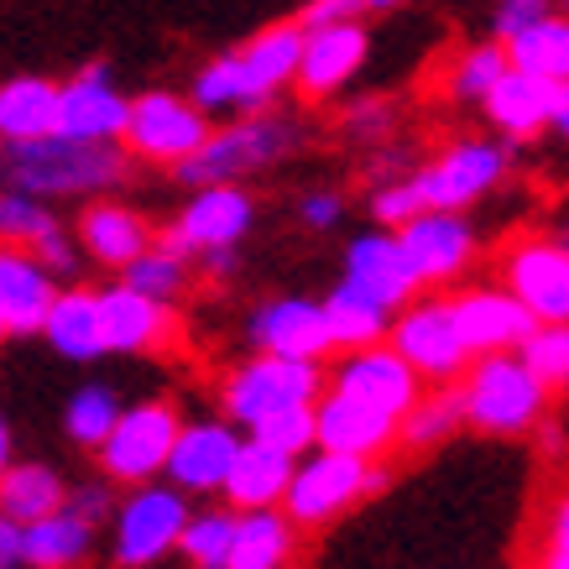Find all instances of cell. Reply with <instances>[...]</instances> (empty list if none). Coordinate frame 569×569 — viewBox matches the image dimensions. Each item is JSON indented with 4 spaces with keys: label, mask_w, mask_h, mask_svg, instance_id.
I'll list each match as a JSON object with an SVG mask.
<instances>
[{
    "label": "cell",
    "mask_w": 569,
    "mask_h": 569,
    "mask_svg": "<svg viewBox=\"0 0 569 569\" xmlns=\"http://www.w3.org/2000/svg\"><path fill=\"white\" fill-rule=\"evenodd\" d=\"M340 220H346V193L340 189L298 193V224H303L309 236H329V230H340Z\"/></svg>",
    "instance_id": "obj_44"
},
{
    "label": "cell",
    "mask_w": 569,
    "mask_h": 569,
    "mask_svg": "<svg viewBox=\"0 0 569 569\" xmlns=\"http://www.w3.org/2000/svg\"><path fill=\"white\" fill-rule=\"evenodd\" d=\"M288 476H293V460L246 433L241 449H236V460H230V476H224L220 497L230 501L236 512H246V507H277L282 491H288Z\"/></svg>",
    "instance_id": "obj_31"
},
{
    "label": "cell",
    "mask_w": 569,
    "mask_h": 569,
    "mask_svg": "<svg viewBox=\"0 0 569 569\" xmlns=\"http://www.w3.org/2000/svg\"><path fill=\"white\" fill-rule=\"evenodd\" d=\"M340 131L350 141H366V147H381V141L397 131V104L387 94H356V100L340 104Z\"/></svg>",
    "instance_id": "obj_42"
},
{
    "label": "cell",
    "mask_w": 569,
    "mask_h": 569,
    "mask_svg": "<svg viewBox=\"0 0 569 569\" xmlns=\"http://www.w3.org/2000/svg\"><path fill=\"white\" fill-rule=\"evenodd\" d=\"M455 387L466 402V429L486 433V439H528L543 429V418L553 408V392L528 371L518 350L476 356Z\"/></svg>",
    "instance_id": "obj_4"
},
{
    "label": "cell",
    "mask_w": 569,
    "mask_h": 569,
    "mask_svg": "<svg viewBox=\"0 0 569 569\" xmlns=\"http://www.w3.org/2000/svg\"><path fill=\"white\" fill-rule=\"evenodd\" d=\"M298 48H303V27L293 17L267 21V27L246 37L241 48L214 52L209 63H199V73L189 79L193 104L204 110L209 121L267 110V104H277L293 89Z\"/></svg>",
    "instance_id": "obj_1"
},
{
    "label": "cell",
    "mask_w": 569,
    "mask_h": 569,
    "mask_svg": "<svg viewBox=\"0 0 569 569\" xmlns=\"http://www.w3.org/2000/svg\"><path fill=\"white\" fill-rule=\"evenodd\" d=\"M121 408L126 402L110 381H84V387H73V397L63 402V433H69V445L94 455V445L110 433V423H116Z\"/></svg>",
    "instance_id": "obj_38"
},
{
    "label": "cell",
    "mask_w": 569,
    "mask_h": 569,
    "mask_svg": "<svg viewBox=\"0 0 569 569\" xmlns=\"http://www.w3.org/2000/svg\"><path fill=\"white\" fill-rule=\"evenodd\" d=\"M251 224H257V199L246 183H199V189H189L178 220L157 230V241L183 251V257H199L214 246H241L251 236Z\"/></svg>",
    "instance_id": "obj_15"
},
{
    "label": "cell",
    "mask_w": 569,
    "mask_h": 569,
    "mask_svg": "<svg viewBox=\"0 0 569 569\" xmlns=\"http://www.w3.org/2000/svg\"><path fill=\"white\" fill-rule=\"evenodd\" d=\"M298 543H303V528L282 507H246L236 512L224 569H293Z\"/></svg>",
    "instance_id": "obj_28"
},
{
    "label": "cell",
    "mask_w": 569,
    "mask_h": 569,
    "mask_svg": "<svg viewBox=\"0 0 569 569\" xmlns=\"http://www.w3.org/2000/svg\"><path fill=\"white\" fill-rule=\"evenodd\" d=\"M356 17H366L361 0H303L293 21L309 32V27H335V21H356Z\"/></svg>",
    "instance_id": "obj_47"
},
{
    "label": "cell",
    "mask_w": 569,
    "mask_h": 569,
    "mask_svg": "<svg viewBox=\"0 0 569 569\" xmlns=\"http://www.w3.org/2000/svg\"><path fill=\"white\" fill-rule=\"evenodd\" d=\"M178 423H183V413H178L173 397L126 402L121 413H116V423H110V433L94 445L100 476L116 486V491L157 481L162 466H168V449H173V439H178Z\"/></svg>",
    "instance_id": "obj_9"
},
{
    "label": "cell",
    "mask_w": 569,
    "mask_h": 569,
    "mask_svg": "<svg viewBox=\"0 0 569 569\" xmlns=\"http://www.w3.org/2000/svg\"><path fill=\"white\" fill-rule=\"evenodd\" d=\"M559 89L565 84H549V79L507 63V73L486 89L476 110L486 116L491 137H501L507 147H528V141L549 137V116H553V104H559Z\"/></svg>",
    "instance_id": "obj_22"
},
{
    "label": "cell",
    "mask_w": 569,
    "mask_h": 569,
    "mask_svg": "<svg viewBox=\"0 0 569 569\" xmlns=\"http://www.w3.org/2000/svg\"><path fill=\"white\" fill-rule=\"evenodd\" d=\"M0 569H21V522L0 512Z\"/></svg>",
    "instance_id": "obj_49"
},
{
    "label": "cell",
    "mask_w": 569,
    "mask_h": 569,
    "mask_svg": "<svg viewBox=\"0 0 569 569\" xmlns=\"http://www.w3.org/2000/svg\"><path fill=\"white\" fill-rule=\"evenodd\" d=\"M549 137L569 147V84L559 89V104H553V116H549Z\"/></svg>",
    "instance_id": "obj_50"
},
{
    "label": "cell",
    "mask_w": 569,
    "mask_h": 569,
    "mask_svg": "<svg viewBox=\"0 0 569 569\" xmlns=\"http://www.w3.org/2000/svg\"><path fill=\"white\" fill-rule=\"evenodd\" d=\"M313 449H340L356 460H387V455H397V413H381L361 397L325 387L313 402Z\"/></svg>",
    "instance_id": "obj_21"
},
{
    "label": "cell",
    "mask_w": 569,
    "mask_h": 569,
    "mask_svg": "<svg viewBox=\"0 0 569 569\" xmlns=\"http://www.w3.org/2000/svg\"><path fill=\"white\" fill-rule=\"evenodd\" d=\"M449 309H455V325H460V335H466L470 356L518 350L522 340H528V329L538 325L533 313L522 309L501 282H481V288H460V293H449Z\"/></svg>",
    "instance_id": "obj_24"
},
{
    "label": "cell",
    "mask_w": 569,
    "mask_h": 569,
    "mask_svg": "<svg viewBox=\"0 0 569 569\" xmlns=\"http://www.w3.org/2000/svg\"><path fill=\"white\" fill-rule=\"evenodd\" d=\"M52 293H58V277L32 251L0 241V346L37 335L48 319Z\"/></svg>",
    "instance_id": "obj_26"
},
{
    "label": "cell",
    "mask_w": 569,
    "mask_h": 569,
    "mask_svg": "<svg viewBox=\"0 0 569 569\" xmlns=\"http://www.w3.org/2000/svg\"><path fill=\"white\" fill-rule=\"evenodd\" d=\"M507 63L528 69L549 84H569V11L553 6L549 17H538L528 32H518L507 42Z\"/></svg>",
    "instance_id": "obj_36"
},
{
    "label": "cell",
    "mask_w": 569,
    "mask_h": 569,
    "mask_svg": "<svg viewBox=\"0 0 569 569\" xmlns=\"http://www.w3.org/2000/svg\"><path fill=\"white\" fill-rule=\"evenodd\" d=\"M230 538H236V507L220 501V507H193L183 533H178V553L189 569H224V553H230Z\"/></svg>",
    "instance_id": "obj_39"
},
{
    "label": "cell",
    "mask_w": 569,
    "mask_h": 569,
    "mask_svg": "<svg viewBox=\"0 0 569 569\" xmlns=\"http://www.w3.org/2000/svg\"><path fill=\"white\" fill-rule=\"evenodd\" d=\"M325 392V361H293V356H261L251 350L220 377V413L241 433L267 423L282 408H303L319 402Z\"/></svg>",
    "instance_id": "obj_7"
},
{
    "label": "cell",
    "mask_w": 569,
    "mask_h": 569,
    "mask_svg": "<svg viewBox=\"0 0 569 569\" xmlns=\"http://www.w3.org/2000/svg\"><path fill=\"white\" fill-rule=\"evenodd\" d=\"M58 131V79L11 73L0 79V141H32Z\"/></svg>",
    "instance_id": "obj_33"
},
{
    "label": "cell",
    "mask_w": 569,
    "mask_h": 569,
    "mask_svg": "<svg viewBox=\"0 0 569 569\" xmlns=\"http://www.w3.org/2000/svg\"><path fill=\"white\" fill-rule=\"evenodd\" d=\"M543 553H569V486L553 497L549 518H543Z\"/></svg>",
    "instance_id": "obj_48"
},
{
    "label": "cell",
    "mask_w": 569,
    "mask_h": 569,
    "mask_svg": "<svg viewBox=\"0 0 569 569\" xmlns=\"http://www.w3.org/2000/svg\"><path fill=\"white\" fill-rule=\"evenodd\" d=\"M116 282H126V288H137V293L157 298V303H183V298L193 293V282H199V272H193V257H183V251H173V246H162L152 236V246L141 251V257H131L116 272Z\"/></svg>",
    "instance_id": "obj_35"
},
{
    "label": "cell",
    "mask_w": 569,
    "mask_h": 569,
    "mask_svg": "<svg viewBox=\"0 0 569 569\" xmlns=\"http://www.w3.org/2000/svg\"><path fill=\"white\" fill-rule=\"evenodd\" d=\"M319 309H325V325H329V346L335 350H356V346H377L387 340V329H392V303H381L377 293H366L356 282H335L325 298H319Z\"/></svg>",
    "instance_id": "obj_32"
},
{
    "label": "cell",
    "mask_w": 569,
    "mask_h": 569,
    "mask_svg": "<svg viewBox=\"0 0 569 569\" xmlns=\"http://www.w3.org/2000/svg\"><path fill=\"white\" fill-rule=\"evenodd\" d=\"M507 73V42L497 37H481V42H466V48L449 52L445 73H439V94L449 104H481V94Z\"/></svg>",
    "instance_id": "obj_37"
},
{
    "label": "cell",
    "mask_w": 569,
    "mask_h": 569,
    "mask_svg": "<svg viewBox=\"0 0 569 569\" xmlns=\"http://www.w3.org/2000/svg\"><path fill=\"white\" fill-rule=\"evenodd\" d=\"M17 460V433H11V418L0 413V470Z\"/></svg>",
    "instance_id": "obj_51"
},
{
    "label": "cell",
    "mask_w": 569,
    "mask_h": 569,
    "mask_svg": "<svg viewBox=\"0 0 569 569\" xmlns=\"http://www.w3.org/2000/svg\"><path fill=\"white\" fill-rule=\"evenodd\" d=\"M371 63V27L366 17L356 21H335V27H309L303 48H298V73L293 89L303 104H335L346 100L356 79Z\"/></svg>",
    "instance_id": "obj_14"
},
{
    "label": "cell",
    "mask_w": 569,
    "mask_h": 569,
    "mask_svg": "<svg viewBox=\"0 0 569 569\" xmlns=\"http://www.w3.org/2000/svg\"><path fill=\"white\" fill-rule=\"evenodd\" d=\"M392 486V466L387 460H356V455H340V449H309L293 460V476H288V491H282V512L303 528V533H319L329 522H340L346 512H356L361 501L381 497Z\"/></svg>",
    "instance_id": "obj_5"
},
{
    "label": "cell",
    "mask_w": 569,
    "mask_h": 569,
    "mask_svg": "<svg viewBox=\"0 0 569 569\" xmlns=\"http://www.w3.org/2000/svg\"><path fill=\"white\" fill-rule=\"evenodd\" d=\"M538 569H569V553H538Z\"/></svg>",
    "instance_id": "obj_53"
},
{
    "label": "cell",
    "mask_w": 569,
    "mask_h": 569,
    "mask_svg": "<svg viewBox=\"0 0 569 569\" xmlns=\"http://www.w3.org/2000/svg\"><path fill=\"white\" fill-rule=\"evenodd\" d=\"M52 346V356H63L73 366H94L104 361V329H100V298L94 288H79V282H63L48 303V319L37 329Z\"/></svg>",
    "instance_id": "obj_27"
},
{
    "label": "cell",
    "mask_w": 569,
    "mask_h": 569,
    "mask_svg": "<svg viewBox=\"0 0 569 569\" xmlns=\"http://www.w3.org/2000/svg\"><path fill=\"white\" fill-rule=\"evenodd\" d=\"M69 507L84 512V518L100 528V522H110V512H116V486L104 481V476L100 481H84V486H69Z\"/></svg>",
    "instance_id": "obj_46"
},
{
    "label": "cell",
    "mask_w": 569,
    "mask_h": 569,
    "mask_svg": "<svg viewBox=\"0 0 569 569\" xmlns=\"http://www.w3.org/2000/svg\"><path fill=\"white\" fill-rule=\"evenodd\" d=\"M518 356L528 361V371H533L549 392H565L569 387V319H559V325H533L528 340L518 346Z\"/></svg>",
    "instance_id": "obj_41"
},
{
    "label": "cell",
    "mask_w": 569,
    "mask_h": 569,
    "mask_svg": "<svg viewBox=\"0 0 569 569\" xmlns=\"http://www.w3.org/2000/svg\"><path fill=\"white\" fill-rule=\"evenodd\" d=\"M466 429V402L455 381H433L413 397V408L397 418V455H433Z\"/></svg>",
    "instance_id": "obj_30"
},
{
    "label": "cell",
    "mask_w": 569,
    "mask_h": 569,
    "mask_svg": "<svg viewBox=\"0 0 569 569\" xmlns=\"http://www.w3.org/2000/svg\"><path fill=\"white\" fill-rule=\"evenodd\" d=\"M246 433L230 423V418H193V423H178V439L168 449V466H162V481H173L183 497H220L224 476H230V460L241 449Z\"/></svg>",
    "instance_id": "obj_18"
},
{
    "label": "cell",
    "mask_w": 569,
    "mask_h": 569,
    "mask_svg": "<svg viewBox=\"0 0 569 569\" xmlns=\"http://www.w3.org/2000/svg\"><path fill=\"white\" fill-rule=\"evenodd\" d=\"M58 230L69 224L58 220V209L37 193H21V189H0V241L6 246H21V251H37L48 246Z\"/></svg>",
    "instance_id": "obj_40"
},
{
    "label": "cell",
    "mask_w": 569,
    "mask_h": 569,
    "mask_svg": "<svg viewBox=\"0 0 569 569\" xmlns=\"http://www.w3.org/2000/svg\"><path fill=\"white\" fill-rule=\"evenodd\" d=\"M512 147L501 137H455L433 157L413 162L402 183L418 209H476L507 183Z\"/></svg>",
    "instance_id": "obj_6"
},
{
    "label": "cell",
    "mask_w": 569,
    "mask_h": 569,
    "mask_svg": "<svg viewBox=\"0 0 569 569\" xmlns=\"http://www.w3.org/2000/svg\"><path fill=\"white\" fill-rule=\"evenodd\" d=\"M549 230H553V236H559V241H565V246H569V214H559V220H553V224H549Z\"/></svg>",
    "instance_id": "obj_54"
},
{
    "label": "cell",
    "mask_w": 569,
    "mask_h": 569,
    "mask_svg": "<svg viewBox=\"0 0 569 569\" xmlns=\"http://www.w3.org/2000/svg\"><path fill=\"white\" fill-rule=\"evenodd\" d=\"M152 236H157V224L141 209L126 204V199H116V193L84 199L79 214H73V241H79L84 261H94L104 272H121L126 261L152 246Z\"/></svg>",
    "instance_id": "obj_23"
},
{
    "label": "cell",
    "mask_w": 569,
    "mask_h": 569,
    "mask_svg": "<svg viewBox=\"0 0 569 569\" xmlns=\"http://www.w3.org/2000/svg\"><path fill=\"white\" fill-rule=\"evenodd\" d=\"M100 528L69 501L37 522H21V569H84Z\"/></svg>",
    "instance_id": "obj_29"
},
{
    "label": "cell",
    "mask_w": 569,
    "mask_h": 569,
    "mask_svg": "<svg viewBox=\"0 0 569 569\" xmlns=\"http://www.w3.org/2000/svg\"><path fill=\"white\" fill-rule=\"evenodd\" d=\"M340 277L356 282V288H366V293H377L381 303H392V309H402L413 293H423L413 277V261H408L402 241H397V230H387V224H371L361 236H350Z\"/></svg>",
    "instance_id": "obj_25"
},
{
    "label": "cell",
    "mask_w": 569,
    "mask_h": 569,
    "mask_svg": "<svg viewBox=\"0 0 569 569\" xmlns=\"http://www.w3.org/2000/svg\"><path fill=\"white\" fill-rule=\"evenodd\" d=\"M63 501H69V481L48 460H11V466L0 470V512L11 522L48 518Z\"/></svg>",
    "instance_id": "obj_34"
},
{
    "label": "cell",
    "mask_w": 569,
    "mask_h": 569,
    "mask_svg": "<svg viewBox=\"0 0 569 569\" xmlns=\"http://www.w3.org/2000/svg\"><path fill=\"white\" fill-rule=\"evenodd\" d=\"M298 147H303V121L282 116L277 104L251 110V116H224V121L209 126L204 147L189 162L173 168V183H183V189H199V183H246V178L282 168Z\"/></svg>",
    "instance_id": "obj_3"
},
{
    "label": "cell",
    "mask_w": 569,
    "mask_h": 569,
    "mask_svg": "<svg viewBox=\"0 0 569 569\" xmlns=\"http://www.w3.org/2000/svg\"><path fill=\"white\" fill-rule=\"evenodd\" d=\"M325 387L350 392V397H361V402H371V408H381V413L402 418L413 408V397L423 392V377L387 340H377V346L335 350L325 361Z\"/></svg>",
    "instance_id": "obj_16"
},
{
    "label": "cell",
    "mask_w": 569,
    "mask_h": 569,
    "mask_svg": "<svg viewBox=\"0 0 569 569\" xmlns=\"http://www.w3.org/2000/svg\"><path fill=\"white\" fill-rule=\"evenodd\" d=\"M553 0H491V37L512 42L518 32H528L538 17H549Z\"/></svg>",
    "instance_id": "obj_45"
},
{
    "label": "cell",
    "mask_w": 569,
    "mask_h": 569,
    "mask_svg": "<svg viewBox=\"0 0 569 569\" xmlns=\"http://www.w3.org/2000/svg\"><path fill=\"white\" fill-rule=\"evenodd\" d=\"M131 183V157L121 141H79L63 131L32 141H0V189L37 193L48 204L100 199Z\"/></svg>",
    "instance_id": "obj_2"
},
{
    "label": "cell",
    "mask_w": 569,
    "mask_h": 569,
    "mask_svg": "<svg viewBox=\"0 0 569 569\" xmlns=\"http://www.w3.org/2000/svg\"><path fill=\"white\" fill-rule=\"evenodd\" d=\"M131 94L121 89L110 63H84L79 73L58 79V131L79 141H121Z\"/></svg>",
    "instance_id": "obj_19"
},
{
    "label": "cell",
    "mask_w": 569,
    "mask_h": 569,
    "mask_svg": "<svg viewBox=\"0 0 569 569\" xmlns=\"http://www.w3.org/2000/svg\"><path fill=\"white\" fill-rule=\"evenodd\" d=\"M397 241L413 261L423 293L460 288L481 261V230L470 224V209H418L397 224Z\"/></svg>",
    "instance_id": "obj_11"
},
{
    "label": "cell",
    "mask_w": 569,
    "mask_h": 569,
    "mask_svg": "<svg viewBox=\"0 0 569 569\" xmlns=\"http://www.w3.org/2000/svg\"><path fill=\"white\" fill-rule=\"evenodd\" d=\"M408 0H361V11L366 17H392V11H402Z\"/></svg>",
    "instance_id": "obj_52"
},
{
    "label": "cell",
    "mask_w": 569,
    "mask_h": 569,
    "mask_svg": "<svg viewBox=\"0 0 569 569\" xmlns=\"http://www.w3.org/2000/svg\"><path fill=\"white\" fill-rule=\"evenodd\" d=\"M100 298V329H104V356H168L178 350V309L173 303H157V298L110 282L94 288Z\"/></svg>",
    "instance_id": "obj_17"
},
{
    "label": "cell",
    "mask_w": 569,
    "mask_h": 569,
    "mask_svg": "<svg viewBox=\"0 0 569 569\" xmlns=\"http://www.w3.org/2000/svg\"><path fill=\"white\" fill-rule=\"evenodd\" d=\"M553 6H559V11H569V0H553Z\"/></svg>",
    "instance_id": "obj_55"
},
{
    "label": "cell",
    "mask_w": 569,
    "mask_h": 569,
    "mask_svg": "<svg viewBox=\"0 0 569 569\" xmlns=\"http://www.w3.org/2000/svg\"><path fill=\"white\" fill-rule=\"evenodd\" d=\"M387 346L423 377V387H433V381H460L466 366L476 361L466 346V335H460V325H455L449 293H413L408 298V303L392 313Z\"/></svg>",
    "instance_id": "obj_12"
},
{
    "label": "cell",
    "mask_w": 569,
    "mask_h": 569,
    "mask_svg": "<svg viewBox=\"0 0 569 569\" xmlns=\"http://www.w3.org/2000/svg\"><path fill=\"white\" fill-rule=\"evenodd\" d=\"M246 350L261 356H293V361H329V325L313 298H261L241 325Z\"/></svg>",
    "instance_id": "obj_20"
},
{
    "label": "cell",
    "mask_w": 569,
    "mask_h": 569,
    "mask_svg": "<svg viewBox=\"0 0 569 569\" xmlns=\"http://www.w3.org/2000/svg\"><path fill=\"white\" fill-rule=\"evenodd\" d=\"M209 116L193 104V94H178V89H141L131 94V116H126L121 147L131 162H147V168H168L173 173L178 162H189L209 137Z\"/></svg>",
    "instance_id": "obj_10"
},
{
    "label": "cell",
    "mask_w": 569,
    "mask_h": 569,
    "mask_svg": "<svg viewBox=\"0 0 569 569\" xmlns=\"http://www.w3.org/2000/svg\"><path fill=\"white\" fill-rule=\"evenodd\" d=\"M497 282L538 325L569 319V246L553 230H528L497 257Z\"/></svg>",
    "instance_id": "obj_13"
},
{
    "label": "cell",
    "mask_w": 569,
    "mask_h": 569,
    "mask_svg": "<svg viewBox=\"0 0 569 569\" xmlns=\"http://www.w3.org/2000/svg\"><path fill=\"white\" fill-rule=\"evenodd\" d=\"M193 501L173 481L126 486L110 512V565L116 569H157L168 553H178V533L189 522Z\"/></svg>",
    "instance_id": "obj_8"
},
{
    "label": "cell",
    "mask_w": 569,
    "mask_h": 569,
    "mask_svg": "<svg viewBox=\"0 0 569 569\" xmlns=\"http://www.w3.org/2000/svg\"><path fill=\"white\" fill-rule=\"evenodd\" d=\"M251 439H261V445H272L277 455H288V460H298V455H309V449H313V402L272 413L267 423H257V429H251Z\"/></svg>",
    "instance_id": "obj_43"
}]
</instances>
